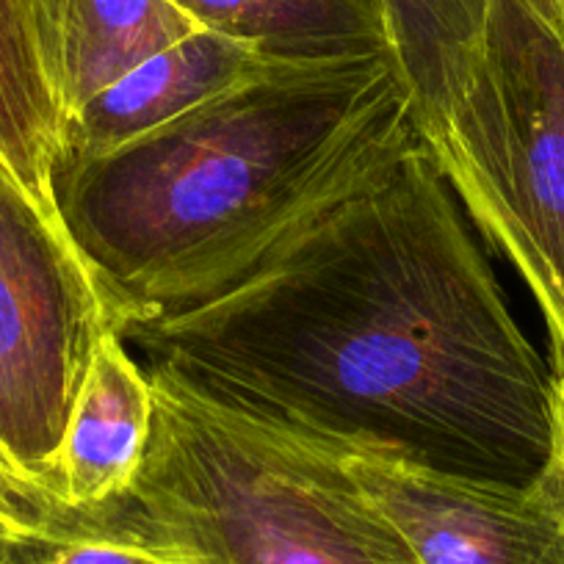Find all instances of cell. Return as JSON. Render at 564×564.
Returning a JSON list of instances; mask_svg holds the SVG:
<instances>
[{"label":"cell","instance_id":"obj_1","mask_svg":"<svg viewBox=\"0 0 564 564\" xmlns=\"http://www.w3.org/2000/svg\"><path fill=\"white\" fill-rule=\"evenodd\" d=\"M119 335L148 371L340 448L507 485L553 452L551 366L423 139L230 291Z\"/></svg>","mask_w":564,"mask_h":564},{"label":"cell","instance_id":"obj_2","mask_svg":"<svg viewBox=\"0 0 564 564\" xmlns=\"http://www.w3.org/2000/svg\"><path fill=\"white\" fill-rule=\"evenodd\" d=\"M421 141L390 51L282 62L172 122L53 166L113 333L247 280Z\"/></svg>","mask_w":564,"mask_h":564},{"label":"cell","instance_id":"obj_3","mask_svg":"<svg viewBox=\"0 0 564 564\" xmlns=\"http://www.w3.org/2000/svg\"><path fill=\"white\" fill-rule=\"evenodd\" d=\"M124 492L203 564H417L338 446L219 404L166 371Z\"/></svg>","mask_w":564,"mask_h":564},{"label":"cell","instance_id":"obj_4","mask_svg":"<svg viewBox=\"0 0 564 564\" xmlns=\"http://www.w3.org/2000/svg\"><path fill=\"white\" fill-rule=\"evenodd\" d=\"M421 139L564 357V25L542 0H490L468 78Z\"/></svg>","mask_w":564,"mask_h":564},{"label":"cell","instance_id":"obj_5","mask_svg":"<svg viewBox=\"0 0 564 564\" xmlns=\"http://www.w3.org/2000/svg\"><path fill=\"white\" fill-rule=\"evenodd\" d=\"M108 329L100 285L56 203L0 159V479L40 520L58 512L53 454Z\"/></svg>","mask_w":564,"mask_h":564},{"label":"cell","instance_id":"obj_6","mask_svg":"<svg viewBox=\"0 0 564 564\" xmlns=\"http://www.w3.org/2000/svg\"><path fill=\"white\" fill-rule=\"evenodd\" d=\"M340 454L417 564H564L558 412L551 459L525 485L443 474L377 448H340Z\"/></svg>","mask_w":564,"mask_h":564},{"label":"cell","instance_id":"obj_7","mask_svg":"<svg viewBox=\"0 0 564 564\" xmlns=\"http://www.w3.org/2000/svg\"><path fill=\"white\" fill-rule=\"evenodd\" d=\"M276 58L252 42L197 31L155 53L62 122L58 161H86L172 122L265 73Z\"/></svg>","mask_w":564,"mask_h":564},{"label":"cell","instance_id":"obj_8","mask_svg":"<svg viewBox=\"0 0 564 564\" xmlns=\"http://www.w3.org/2000/svg\"><path fill=\"white\" fill-rule=\"evenodd\" d=\"M153 426V382L108 329L91 351L51 463L53 509H95L133 485Z\"/></svg>","mask_w":564,"mask_h":564},{"label":"cell","instance_id":"obj_9","mask_svg":"<svg viewBox=\"0 0 564 564\" xmlns=\"http://www.w3.org/2000/svg\"><path fill=\"white\" fill-rule=\"evenodd\" d=\"M29 7L62 122L141 62L205 31L172 0H29Z\"/></svg>","mask_w":564,"mask_h":564},{"label":"cell","instance_id":"obj_10","mask_svg":"<svg viewBox=\"0 0 564 564\" xmlns=\"http://www.w3.org/2000/svg\"><path fill=\"white\" fill-rule=\"evenodd\" d=\"M205 31L252 42L271 58L366 56L390 51L382 0H172Z\"/></svg>","mask_w":564,"mask_h":564},{"label":"cell","instance_id":"obj_11","mask_svg":"<svg viewBox=\"0 0 564 564\" xmlns=\"http://www.w3.org/2000/svg\"><path fill=\"white\" fill-rule=\"evenodd\" d=\"M388 47L412 97L417 133L443 117L468 78L490 0H382Z\"/></svg>","mask_w":564,"mask_h":564},{"label":"cell","instance_id":"obj_12","mask_svg":"<svg viewBox=\"0 0 564 564\" xmlns=\"http://www.w3.org/2000/svg\"><path fill=\"white\" fill-rule=\"evenodd\" d=\"M62 113L34 42L29 0H0V159L31 194L53 199Z\"/></svg>","mask_w":564,"mask_h":564},{"label":"cell","instance_id":"obj_13","mask_svg":"<svg viewBox=\"0 0 564 564\" xmlns=\"http://www.w3.org/2000/svg\"><path fill=\"white\" fill-rule=\"evenodd\" d=\"M14 564H203L155 531L128 498L47 514Z\"/></svg>","mask_w":564,"mask_h":564},{"label":"cell","instance_id":"obj_14","mask_svg":"<svg viewBox=\"0 0 564 564\" xmlns=\"http://www.w3.org/2000/svg\"><path fill=\"white\" fill-rule=\"evenodd\" d=\"M40 523L42 520H34L12 503L0 501V564L18 562L20 547L31 540Z\"/></svg>","mask_w":564,"mask_h":564},{"label":"cell","instance_id":"obj_15","mask_svg":"<svg viewBox=\"0 0 564 564\" xmlns=\"http://www.w3.org/2000/svg\"><path fill=\"white\" fill-rule=\"evenodd\" d=\"M551 373H553V393H556V412L564 423V357L551 355Z\"/></svg>","mask_w":564,"mask_h":564},{"label":"cell","instance_id":"obj_16","mask_svg":"<svg viewBox=\"0 0 564 564\" xmlns=\"http://www.w3.org/2000/svg\"><path fill=\"white\" fill-rule=\"evenodd\" d=\"M0 501H7V503H12V507H18V509H20V512L31 514V512H29V509H25V507H23V503H20V501H18V498H14V496H12V492H9V490H7V485H3V479H0ZM31 518H34V514H31Z\"/></svg>","mask_w":564,"mask_h":564},{"label":"cell","instance_id":"obj_17","mask_svg":"<svg viewBox=\"0 0 564 564\" xmlns=\"http://www.w3.org/2000/svg\"><path fill=\"white\" fill-rule=\"evenodd\" d=\"M542 3H545L547 12H551L553 18L564 25V0H542Z\"/></svg>","mask_w":564,"mask_h":564}]
</instances>
